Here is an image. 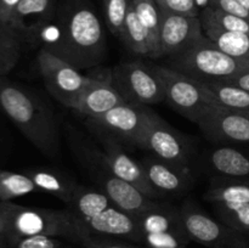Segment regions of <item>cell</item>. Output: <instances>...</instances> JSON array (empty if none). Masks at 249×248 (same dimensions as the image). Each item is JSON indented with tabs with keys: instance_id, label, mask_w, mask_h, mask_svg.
<instances>
[{
	"instance_id": "6da1fadb",
	"label": "cell",
	"mask_w": 249,
	"mask_h": 248,
	"mask_svg": "<svg viewBox=\"0 0 249 248\" xmlns=\"http://www.w3.org/2000/svg\"><path fill=\"white\" fill-rule=\"evenodd\" d=\"M43 44L57 57L78 70L99 65L106 55V36L101 21L88 0H70L53 16L26 35Z\"/></svg>"
},
{
	"instance_id": "7a4b0ae2",
	"label": "cell",
	"mask_w": 249,
	"mask_h": 248,
	"mask_svg": "<svg viewBox=\"0 0 249 248\" xmlns=\"http://www.w3.org/2000/svg\"><path fill=\"white\" fill-rule=\"evenodd\" d=\"M0 108L43 155L60 152V130L51 107L36 92L0 77Z\"/></svg>"
},
{
	"instance_id": "3957f363",
	"label": "cell",
	"mask_w": 249,
	"mask_h": 248,
	"mask_svg": "<svg viewBox=\"0 0 249 248\" xmlns=\"http://www.w3.org/2000/svg\"><path fill=\"white\" fill-rule=\"evenodd\" d=\"M6 206V236L12 242L28 236H51L82 243L88 237L68 209L24 207L12 202Z\"/></svg>"
},
{
	"instance_id": "277c9868",
	"label": "cell",
	"mask_w": 249,
	"mask_h": 248,
	"mask_svg": "<svg viewBox=\"0 0 249 248\" xmlns=\"http://www.w3.org/2000/svg\"><path fill=\"white\" fill-rule=\"evenodd\" d=\"M167 66L198 80H223L249 68V63L226 55L206 35L187 50L169 57Z\"/></svg>"
},
{
	"instance_id": "5b68a950",
	"label": "cell",
	"mask_w": 249,
	"mask_h": 248,
	"mask_svg": "<svg viewBox=\"0 0 249 248\" xmlns=\"http://www.w3.org/2000/svg\"><path fill=\"white\" fill-rule=\"evenodd\" d=\"M111 79L125 104L148 106L164 101V85L155 66L129 61L114 66Z\"/></svg>"
},
{
	"instance_id": "8992f818",
	"label": "cell",
	"mask_w": 249,
	"mask_h": 248,
	"mask_svg": "<svg viewBox=\"0 0 249 248\" xmlns=\"http://www.w3.org/2000/svg\"><path fill=\"white\" fill-rule=\"evenodd\" d=\"M36 65L51 96L63 106L74 108L91 77L82 74L77 67L44 48L39 49Z\"/></svg>"
},
{
	"instance_id": "52a82bcc",
	"label": "cell",
	"mask_w": 249,
	"mask_h": 248,
	"mask_svg": "<svg viewBox=\"0 0 249 248\" xmlns=\"http://www.w3.org/2000/svg\"><path fill=\"white\" fill-rule=\"evenodd\" d=\"M190 240L207 248H249L247 236L214 219L194 202L180 207Z\"/></svg>"
},
{
	"instance_id": "ba28073f",
	"label": "cell",
	"mask_w": 249,
	"mask_h": 248,
	"mask_svg": "<svg viewBox=\"0 0 249 248\" xmlns=\"http://www.w3.org/2000/svg\"><path fill=\"white\" fill-rule=\"evenodd\" d=\"M164 85L165 101L181 116L195 124L199 119L208 106L207 91L198 79L189 77L169 66H156Z\"/></svg>"
},
{
	"instance_id": "9c48e42d",
	"label": "cell",
	"mask_w": 249,
	"mask_h": 248,
	"mask_svg": "<svg viewBox=\"0 0 249 248\" xmlns=\"http://www.w3.org/2000/svg\"><path fill=\"white\" fill-rule=\"evenodd\" d=\"M139 146L150 151L155 157L172 164L190 168V146L184 136L155 112L150 111L147 125Z\"/></svg>"
},
{
	"instance_id": "30bf717a",
	"label": "cell",
	"mask_w": 249,
	"mask_h": 248,
	"mask_svg": "<svg viewBox=\"0 0 249 248\" xmlns=\"http://www.w3.org/2000/svg\"><path fill=\"white\" fill-rule=\"evenodd\" d=\"M197 125L213 142L249 143V111L211 105Z\"/></svg>"
},
{
	"instance_id": "8fae6325",
	"label": "cell",
	"mask_w": 249,
	"mask_h": 248,
	"mask_svg": "<svg viewBox=\"0 0 249 248\" xmlns=\"http://www.w3.org/2000/svg\"><path fill=\"white\" fill-rule=\"evenodd\" d=\"M150 111L146 106L122 104L89 121L104 133L139 146L147 125Z\"/></svg>"
},
{
	"instance_id": "7c38bea8",
	"label": "cell",
	"mask_w": 249,
	"mask_h": 248,
	"mask_svg": "<svg viewBox=\"0 0 249 248\" xmlns=\"http://www.w3.org/2000/svg\"><path fill=\"white\" fill-rule=\"evenodd\" d=\"M101 142L104 152L99 153V158L100 163L105 168L116 177L140 189L150 198L160 196V194L151 186L141 163L133 159L117 142L114 136L104 133L101 136Z\"/></svg>"
},
{
	"instance_id": "4fadbf2b",
	"label": "cell",
	"mask_w": 249,
	"mask_h": 248,
	"mask_svg": "<svg viewBox=\"0 0 249 248\" xmlns=\"http://www.w3.org/2000/svg\"><path fill=\"white\" fill-rule=\"evenodd\" d=\"M204 36L199 16L169 14L162 11L160 45L162 56L172 57L187 50Z\"/></svg>"
},
{
	"instance_id": "5bb4252c",
	"label": "cell",
	"mask_w": 249,
	"mask_h": 248,
	"mask_svg": "<svg viewBox=\"0 0 249 248\" xmlns=\"http://www.w3.org/2000/svg\"><path fill=\"white\" fill-rule=\"evenodd\" d=\"M85 235L107 236V237L126 238V240L141 242V232L135 216L125 213L111 204L101 209L89 218L79 221Z\"/></svg>"
},
{
	"instance_id": "9a60e30c",
	"label": "cell",
	"mask_w": 249,
	"mask_h": 248,
	"mask_svg": "<svg viewBox=\"0 0 249 248\" xmlns=\"http://www.w3.org/2000/svg\"><path fill=\"white\" fill-rule=\"evenodd\" d=\"M95 174L100 190L121 211L136 218L153 203V199L146 196L140 189L113 175L107 168L96 170Z\"/></svg>"
},
{
	"instance_id": "2e32d148",
	"label": "cell",
	"mask_w": 249,
	"mask_h": 248,
	"mask_svg": "<svg viewBox=\"0 0 249 248\" xmlns=\"http://www.w3.org/2000/svg\"><path fill=\"white\" fill-rule=\"evenodd\" d=\"M122 104H125V101L114 88L109 73L107 77H91L89 85L82 92L73 109L77 113L92 119Z\"/></svg>"
},
{
	"instance_id": "e0dca14e",
	"label": "cell",
	"mask_w": 249,
	"mask_h": 248,
	"mask_svg": "<svg viewBox=\"0 0 249 248\" xmlns=\"http://www.w3.org/2000/svg\"><path fill=\"white\" fill-rule=\"evenodd\" d=\"M151 186L158 194H180L191 184L190 168L172 164L155 157H147L141 162Z\"/></svg>"
},
{
	"instance_id": "ac0fdd59",
	"label": "cell",
	"mask_w": 249,
	"mask_h": 248,
	"mask_svg": "<svg viewBox=\"0 0 249 248\" xmlns=\"http://www.w3.org/2000/svg\"><path fill=\"white\" fill-rule=\"evenodd\" d=\"M53 0H21L14 12L10 26L22 35H28L53 17Z\"/></svg>"
},
{
	"instance_id": "d6986e66",
	"label": "cell",
	"mask_w": 249,
	"mask_h": 248,
	"mask_svg": "<svg viewBox=\"0 0 249 248\" xmlns=\"http://www.w3.org/2000/svg\"><path fill=\"white\" fill-rule=\"evenodd\" d=\"M27 174L32 177L38 191L53 195L66 204H70L77 190L78 184L70 177L50 168H36L29 170Z\"/></svg>"
},
{
	"instance_id": "ffe728a7",
	"label": "cell",
	"mask_w": 249,
	"mask_h": 248,
	"mask_svg": "<svg viewBox=\"0 0 249 248\" xmlns=\"http://www.w3.org/2000/svg\"><path fill=\"white\" fill-rule=\"evenodd\" d=\"M209 163L218 174L230 179L249 177V157L230 146H220L209 153Z\"/></svg>"
},
{
	"instance_id": "44dd1931",
	"label": "cell",
	"mask_w": 249,
	"mask_h": 248,
	"mask_svg": "<svg viewBox=\"0 0 249 248\" xmlns=\"http://www.w3.org/2000/svg\"><path fill=\"white\" fill-rule=\"evenodd\" d=\"M207 91L209 105L249 111V91L235 85L216 80H199Z\"/></svg>"
},
{
	"instance_id": "7402d4cb",
	"label": "cell",
	"mask_w": 249,
	"mask_h": 248,
	"mask_svg": "<svg viewBox=\"0 0 249 248\" xmlns=\"http://www.w3.org/2000/svg\"><path fill=\"white\" fill-rule=\"evenodd\" d=\"M121 39L124 41L126 48L135 55L156 58V53L151 43L150 34L139 19L133 5H130V9L126 15Z\"/></svg>"
},
{
	"instance_id": "603a6c76",
	"label": "cell",
	"mask_w": 249,
	"mask_h": 248,
	"mask_svg": "<svg viewBox=\"0 0 249 248\" xmlns=\"http://www.w3.org/2000/svg\"><path fill=\"white\" fill-rule=\"evenodd\" d=\"M203 32L204 35L226 55L241 62L249 63V33L226 32L216 28H203Z\"/></svg>"
},
{
	"instance_id": "cb8c5ba5",
	"label": "cell",
	"mask_w": 249,
	"mask_h": 248,
	"mask_svg": "<svg viewBox=\"0 0 249 248\" xmlns=\"http://www.w3.org/2000/svg\"><path fill=\"white\" fill-rule=\"evenodd\" d=\"M22 35L10 24L0 22V77H5L17 65L21 56Z\"/></svg>"
},
{
	"instance_id": "d4e9b609",
	"label": "cell",
	"mask_w": 249,
	"mask_h": 248,
	"mask_svg": "<svg viewBox=\"0 0 249 248\" xmlns=\"http://www.w3.org/2000/svg\"><path fill=\"white\" fill-rule=\"evenodd\" d=\"M135 14L147 29L150 34L151 43L155 49L156 57H162L160 45V22H162V10L160 9L156 0H131Z\"/></svg>"
},
{
	"instance_id": "484cf974",
	"label": "cell",
	"mask_w": 249,
	"mask_h": 248,
	"mask_svg": "<svg viewBox=\"0 0 249 248\" xmlns=\"http://www.w3.org/2000/svg\"><path fill=\"white\" fill-rule=\"evenodd\" d=\"M38 191L28 174L0 169V201L10 202Z\"/></svg>"
},
{
	"instance_id": "4316f807",
	"label": "cell",
	"mask_w": 249,
	"mask_h": 248,
	"mask_svg": "<svg viewBox=\"0 0 249 248\" xmlns=\"http://www.w3.org/2000/svg\"><path fill=\"white\" fill-rule=\"evenodd\" d=\"M211 203H249V182L232 181L212 185L204 194Z\"/></svg>"
},
{
	"instance_id": "83f0119b",
	"label": "cell",
	"mask_w": 249,
	"mask_h": 248,
	"mask_svg": "<svg viewBox=\"0 0 249 248\" xmlns=\"http://www.w3.org/2000/svg\"><path fill=\"white\" fill-rule=\"evenodd\" d=\"M199 19L203 28H216L226 32H241L249 33V21L226 14L220 10L206 6L199 14Z\"/></svg>"
},
{
	"instance_id": "f1b7e54d",
	"label": "cell",
	"mask_w": 249,
	"mask_h": 248,
	"mask_svg": "<svg viewBox=\"0 0 249 248\" xmlns=\"http://www.w3.org/2000/svg\"><path fill=\"white\" fill-rule=\"evenodd\" d=\"M218 219L233 230L249 233V203H214Z\"/></svg>"
},
{
	"instance_id": "f546056e",
	"label": "cell",
	"mask_w": 249,
	"mask_h": 248,
	"mask_svg": "<svg viewBox=\"0 0 249 248\" xmlns=\"http://www.w3.org/2000/svg\"><path fill=\"white\" fill-rule=\"evenodd\" d=\"M131 0H102L107 27L113 35L121 38Z\"/></svg>"
},
{
	"instance_id": "4dcf8cb0",
	"label": "cell",
	"mask_w": 249,
	"mask_h": 248,
	"mask_svg": "<svg viewBox=\"0 0 249 248\" xmlns=\"http://www.w3.org/2000/svg\"><path fill=\"white\" fill-rule=\"evenodd\" d=\"M141 242L146 246V248H187L191 240L185 229L164 233L143 235Z\"/></svg>"
},
{
	"instance_id": "1f68e13d",
	"label": "cell",
	"mask_w": 249,
	"mask_h": 248,
	"mask_svg": "<svg viewBox=\"0 0 249 248\" xmlns=\"http://www.w3.org/2000/svg\"><path fill=\"white\" fill-rule=\"evenodd\" d=\"M163 12L198 17V0H156Z\"/></svg>"
},
{
	"instance_id": "d6a6232c",
	"label": "cell",
	"mask_w": 249,
	"mask_h": 248,
	"mask_svg": "<svg viewBox=\"0 0 249 248\" xmlns=\"http://www.w3.org/2000/svg\"><path fill=\"white\" fill-rule=\"evenodd\" d=\"M10 248H63L58 237L51 236H28L9 243Z\"/></svg>"
},
{
	"instance_id": "836d02e7",
	"label": "cell",
	"mask_w": 249,
	"mask_h": 248,
	"mask_svg": "<svg viewBox=\"0 0 249 248\" xmlns=\"http://www.w3.org/2000/svg\"><path fill=\"white\" fill-rule=\"evenodd\" d=\"M206 6H211L213 9L220 10L226 14L233 15V16L249 21V10L240 0H208Z\"/></svg>"
},
{
	"instance_id": "e575fe53",
	"label": "cell",
	"mask_w": 249,
	"mask_h": 248,
	"mask_svg": "<svg viewBox=\"0 0 249 248\" xmlns=\"http://www.w3.org/2000/svg\"><path fill=\"white\" fill-rule=\"evenodd\" d=\"M80 245L83 246V248H136L129 243L116 240V237L97 235L88 236Z\"/></svg>"
},
{
	"instance_id": "d590c367",
	"label": "cell",
	"mask_w": 249,
	"mask_h": 248,
	"mask_svg": "<svg viewBox=\"0 0 249 248\" xmlns=\"http://www.w3.org/2000/svg\"><path fill=\"white\" fill-rule=\"evenodd\" d=\"M21 0H0V22L10 24L14 12Z\"/></svg>"
},
{
	"instance_id": "8d00e7d4",
	"label": "cell",
	"mask_w": 249,
	"mask_h": 248,
	"mask_svg": "<svg viewBox=\"0 0 249 248\" xmlns=\"http://www.w3.org/2000/svg\"><path fill=\"white\" fill-rule=\"evenodd\" d=\"M216 82L235 85V87L242 88V89L248 90L249 91V68L248 70L237 73V74L232 75V77H228L223 80H216Z\"/></svg>"
},
{
	"instance_id": "74e56055",
	"label": "cell",
	"mask_w": 249,
	"mask_h": 248,
	"mask_svg": "<svg viewBox=\"0 0 249 248\" xmlns=\"http://www.w3.org/2000/svg\"><path fill=\"white\" fill-rule=\"evenodd\" d=\"M6 206H5V202L0 201V233H2V235H5V232H6Z\"/></svg>"
},
{
	"instance_id": "f35d334b",
	"label": "cell",
	"mask_w": 249,
	"mask_h": 248,
	"mask_svg": "<svg viewBox=\"0 0 249 248\" xmlns=\"http://www.w3.org/2000/svg\"><path fill=\"white\" fill-rule=\"evenodd\" d=\"M9 247V241H7L6 236L0 233V248H7Z\"/></svg>"
},
{
	"instance_id": "ab89813d",
	"label": "cell",
	"mask_w": 249,
	"mask_h": 248,
	"mask_svg": "<svg viewBox=\"0 0 249 248\" xmlns=\"http://www.w3.org/2000/svg\"><path fill=\"white\" fill-rule=\"evenodd\" d=\"M240 1H241V2H242V4H243V5H245V6H246V7H247V9L249 10V0H240Z\"/></svg>"
}]
</instances>
